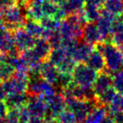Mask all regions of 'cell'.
Instances as JSON below:
<instances>
[{
    "instance_id": "cell-1",
    "label": "cell",
    "mask_w": 123,
    "mask_h": 123,
    "mask_svg": "<svg viewBox=\"0 0 123 123\" xmlns=\"http://www.w3.org/2000/svg\"><path fill=\"white\" fill-rule=\"evenodd\" d=\"M98 48L104 56L105 66L111 72L123 69V52L118 46L113 43H104Z\"/></svg>"
},
{
    "instance_id": "cell-2",
    "label": "cell",
    "mask_w": 123,
    "mask_h": 123,
    "mask_svg": "<svg viewBox=\"0 0 123 123\" xmlns=\"http://www.w3.org/2000/svg\"><path fill=\"white\" fill-rule=\"evenodd\" d=\"M97 78L95 70L86 65H79L75 69V80L81 88H91Z\"/></svg>"
},
{
    "instance_id": "cell-3",
    "label": "cell",
    "mask_w": 123,
    "mask_h": 123,
    "mask_svg": "<svg viewBox=\"0 0 123 123\" xmlns=\"http://www.w3.org/2000/svg\"><path fill=\"white\" fill-rule=\"evenodd\" d=\"M115 20L116 17L107 11L103 10L100 13V15L97 19V28L102 39H107L111 35L112 25Z\"/></svg>"
},
{
    "instance_id": "cell-4",
    "label": "cell",
    "mask_w": 123,
    "mask_h": 123,
    "mask_svg": "<svg viewBox=\"0 0 123 123\" xmlns=\"http://www.w3.org/2000/svg\"><path fill=\"white\" fill-rule=\"evenodd\" d=\"M93 86H94L93 89L94 93L97 94V96L99 95L112 86V77L108 73H102L99 76H97Z\"/></svg>"
},
{
    "instance_id": "cell-5",
    "label": "cell",
    "mask_w": 123,
    "mask_h": 123,
    "mask_svg": "<svg viewBox=\"0 0 123 123\" xmlns=\"http://www.w3.org/2000/svg\"><path fill=\"white\" fill-rule=\"evenodd\" d=\"M86 60H87L88 66L93 68L94 70H95L96 72L104 70L105 68L104 56L99 50L91 51Z\"/></svg>"
},
{
    "instance_id": "cell-6",
    "label": "cell",
    "mask_w": 123,
    "mask_h": 123,
    "mask_svg": "<svg viewBox=\"0 0 123 123\" xmlns=\"http://www.w3.org/2000/svg\"><path fill=\"white\" fill-rule=\"evenodd\" d=\"M112 43L121 49L123 47V21L120 19H116L113 23L112 31Z\"/></svg>"
},
{
    "instance_id": "cell-7",
    "label": "cell",
    "mask_w": 123,
    "mask_h": 123,
    "mask_svg": "<svg viewBox=\"0 0 123 123\" xmlns=\"http://www.w3.org/2000/svg\"><path fill=\"white\" fill-rule=\"evenodd\" d=\"M84 36L86 41L90 44L99 43L102 40L97 25L94 24H89L85 26L84 30Z\"/></svg>"
},
{
    "instance_id": "cell-8",
    "label": "cell",
    "mask_w": 123,
    "mask_h": 123,
    "mask_svg": "<svg viewBox=\"0 0 123 123\" xmlns=\"http://www.w3.org/2000/svg\"><path fill=\"white\" fill-rule=\"evenodd\" d=\"M104 10L114 15L121 16L123 14V0H105L104 3Z\"/></svg>"
},
{
    "instance_id": "cell-9",
    "label": "cell",
    "mask_w": 123,
    "mask_h": 123,
    "mask_svg": "<svg viewBox=\"0 0 123 123\" xmlns=\"http://www.w3.org/2000/svg\"><path fill=\"white\" fill-rule=\"evenodd\" d=\"M84 16L86 20L90 22L96 21L100 15V8L90 2H86L84 6Z\"/></svg>"
},
{
    "instance_id": "cell-10",
    "label": "cell",
    "mask_w": 123,
    "mask_h": 123,
    "mask_svg": "<svg viewBox=\"0 0 123 123\" xmlns=\"http://www.w3.org/2000/svg\"><path fill=\"white\" fill-rule=\"evenodd\" d=\"M107 116V111L103 106L93 109L88 115L87 121L85 123H102L104 119Z\"/></svg>"
},
{
    "instance_id": "cell-11",
    "label": "cell",
    "mask_w": 123,
    "mask_h": 123,
    "mask_svg": "<svg viewBox=\"0 0 123 123\" xmlns=\"http://www.w3.org/2000/svg\"><path fill=\"white\" fill-rule=\"evenodd\" d=\"M4 18L5 20H7V22L10 24H17L22 20V14L19 7L13 6L6 9Z\"/></svg>"
},
{
    "instance_id": "cell-12",
    "label": "cell",
    "mask_w": 123,
    "mask_h": 123,
    "mask_svg": "<svg viewBox=\"0 0 123 123\" xmlns=\"http://www.w3.org/2000/svg\"><path fill=\"white\" fill-rule=\"evenodd\" d=\"M109 111L113 116L123 111V94L116 93L109 104Z\"/></svg>"
},
{
    "instance_id": "cell-13",
    "label": "cell",
    "mask_w": 123,
    "mask_h": 123,
    "mask_svg": "<svg viewBox=\"0 0 123 123\" xmlns=\"http://www.w3.org/2000/svg\"><path fill=\"white\" fill-rule=\"evenodd\" d=\"M84 0H67L63 4H62L65 12L74 13L81 10L84 6Z\"/></svg>"
},
{
    "instance_id": "cell-14",
    "label": "cell",
    "mask_w": 123,
    "mask_h": 123,
    "mask_svg": "<svg viewBox=\"0 0 123 123\" xmlns=\"http://www.w3.org/2000/svg\"><path fill=\"white\" fill-rule=\"evenodd\" d=\"M112 86L116 93L123 94V69L114 73L112 76Z\"/></svg>"
},
{
    "instance_id": "cell-15",
    "label": "cell",
    "mask_w": 123,
    "mask_h": 123,
    "mask_svg": "<svg viewBox=\"0 0 123 123\" xmlns=\"http://www.w3.org/2000/svg\"><path fill=\"white\" fill-rule=\"evenodd\" d=\"M116 94V91L113 89V87H111L107 90L104 91L102 94L98 95V99H99L100 104L104 105H109V104L111 102Z\"/></svg>"
},
{
    "instance_id": "cell-16",
    "label": "cell",
    "mask_w": 123,
    "mask_h": 123,
    "mask_svg": "<svg viewBox=\"0 0 123 123\" xmlns=\"http://www.w3.org/2000/svg\"><path fill=\"white\" fill-rule=\"evenodd\" d=\"M91 51L92 48L89 45L83 44L76 49V57L78 58V60H86Z\"/></svg>"
},
{
    "instance_id": "cell-17",
    "label": "cell",
    "mask_w": 123,
    "mask_h": 123,
    "mask_svg": "<svg viewBox=\"0 0 123 123\" xmlns=\"http://www.w3.org/2000/svg\"><path fill=\"white\" fill-rule=\"evenodd\" d=\"M114 119L116 123H123V111L121 113H118V114L115 115Z\"/></svg>"
},
{
    "instance_id": "cell-18",
    "label": "cell",
    "mask_w": 123,
    "mask_h": 123,
    "mask_svg": "<svg viewBox=\"0 0 123 123\" xmlns=\"http://www.w3.org/2000/svg\"><path fill=\"white\" fill-rule=\"evenodd\" d=\"M105 0H89L88 2H90L92 3V4H95L96 6H98V7L101 8L103 5H104V3Z\"/></svg>"
},
{
    "instance_id": "cell-19",
    "label": "cell",
    "mask_w": 123,
    "mask_h": 123,
    "mask_svg": "<svg viewBox=\"0 0 123 123\" xmlns=\"http://www.w3.org/2000/svg\"><path fill=\"white\" fill-rule=\"evenodd\" d=\"M12 2L13 0H0V8H4L8 5H10Z\"/></svg>"
},
{
    "instance_id": "cell-20",
    "label": "cell",
    "mask_w": 123,
    "mask_h": 123,
    "mask_svg": "<svg viewBox=\"0 0 123 123\" xmlns=\"http://www.w3.org/2000/svg\"><path fill=\"white\" fill-rule=\"evenodd\" d=\"M51 1L54 2L56 4H61L62 5V4H63L67 0H51Z\"/></svg>"
},
{
    "instance_id": "cell-21",
    "label": "cell",
    "mask_w": 123,
    "mask_h": 123,
    "mask_svg": "<svg viewBox=\"0 0 123 123\" xmlns=\"http://www.w3.org/2000/svg\"><path fill=\"white\" fill-rule=\"evenodd\" d=\"M121 50L122 51V52H123V47H121Z\"/></svg>"
},
{
    "instance_id": "cell-22",
    "label": "cell",
    "mask_w": 123,
    "mask_h": 123,
    "mask_svg": "<svg viewBox=\"0 0 123 123\" xmlns=\"http://www.w3.org/2000/svg\"><path fill=\"white\" fill-rule=\"evenodd\" d=\"M13 1H14V0H13Z\"/></svg>"
}]
</instances>
